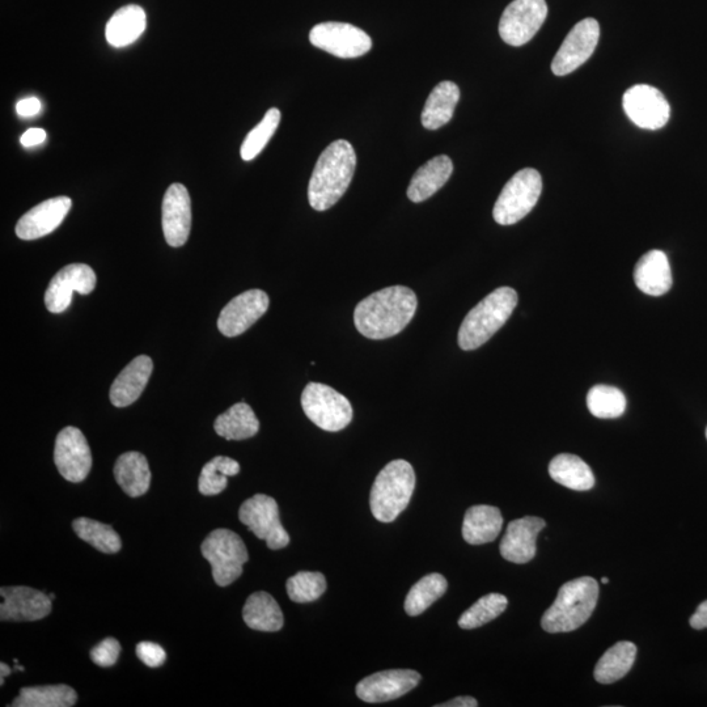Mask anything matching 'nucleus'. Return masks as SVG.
I'll return each mask as SVG.
<instances>
[{
	"instance_id": "obj_1",
	"label": "nucleus",
	"mask_w": 707,
	"mask_h": 707,
	"mask_svg": "<svg viewBox=\"0 0 707 707\" xmlns=\"http://www.w3.org/2000/svg\"><path fill=\"white\" fill-rule=\"evenodd\" d=\"M417 307V295L409 287H387L358 304L354 312L355 327L370 340H387L408 327Z\"/></svg>"
},
{
	"instance_id": "obj_2",
	"label": "nucleus",
	"mask_w": 707,
	"mask_h": 707,
	"mask_svg": "<svg viewBox=\"0 0 707 707\" xmlns=\"http://www.w3.org/2000/svg\"><path fill=\"white\" fill-rule=\"evenodd\" d=\"M357 154L345 139L325 148L317 160L308 185V201L316 211L329 210L344 197L353 181Z\"/></svg>"
},
{
	"instance_id": "obj_3",
	"label": "nucleus",
	"mask_w": 707,
	"mask_h": 707,
	"mask_svg": "<svg viewBox=\"0 0 707 707\" xmlns=\"http://www.w3.org/2000/svg\"><path fill=\"white\" fill-rule=\"evenodd\" d=\"M599 599L596 579L582 577L563 584L556 601L541 618V626L548 633L574 632L586 624L594 613Z\"/></svg>"
},
{
	"instance_id": "obj_4",
	"label": "nucleus",
	"mask_w": 707,
	"mask_h": 707,
	"mask_svg": "<svg viewBox=\"0 0 707 707\" xmlns=\"http://www.w3.org/2000/svg\"><path fill=\"white\" fill-rule=\"evenodd\" d=\"M518 306V294L511 287H501L468 313L459 330V346L465 351L486 344L507 323Z\"/></svg>"
},
{
	"instance_id": "obj_5",
	"label": "nucleus",
	"mask_w": 707,
	"mask_h": 707,
	"mask_svg": "<svg viewBox=\"0 0 707 707\" xmlns=\"http://www.w3.org/2000/svg\"><path fill=\"white\" fill-rule=\"evenodd\" d=\"M416 489V473L405 460H393L385 465L372 486V515L381 523L395 522L409 506Z\"/></svg>"
},
{
	"instance_id": "obj_6",
	"label": "nucleus",
	"mask_w": 707,
	"mask_h": 707,
	"mask_svg": "<svg viewBox=\"0 0 707 707\" xmlns=\"http://www.w3.org/2000/svg\"><path fill=\"white\" fill-rule=\"evenodd\" d=\"M201 550L211 565L214 582L220 587L230 586L237 581L249 560L244 541L230 529H215L203 541Z\"/></svg>"
},
{
	"instance_id": "obj_7",
	"label": "nucleus",
	"mask_w": 707,
	"mask_h": 707,
	"mask_svg": "<svg viewBox=\"0 0 707 707\" xmlns=\"http://www.w3.org/2000/svg\"><path fill=\"white\" fill-rule=\"evenodd\" d=\"M543 192V179L536 169L526 168L512 176L507 182L497 202L493 217L501 226H512L526 218L539 202Z\"/></svg>"
},
{
	"instance_id": "obj_8",
	"label": "nucleus",
	"mask_w": 707,
	"mask_h": 707,
	"mask_svg": "<svg viewBox=\"0 0 707 707\" xmlns=\"http://www.w3.org/2000/svg\"><path fill=\"white\" fill-rule=\"evenodd\" d=\"M302 406L308 419L330 433L346 429L353 421L351 402L329 385L309 383L303 391Z\"/></svg>"
},
{
	"instance_id": "obj_9",
	"label": "nucleus",
	"mask_w": 707,
	"mask_h": 707,
	"mask_svg": "<svg viewBox=\"0 0 707 707\" xmlns=\"http://www.w3.org/2000/svg\"><path fill=\"white\" fill-rule=\"evenodd\" d=\"M240 522L260 540L266 541L269 549L279 550L290 544V535L279 519L278 503L265 494H256L241 505Z\"/></svg>"
},
{
	"instance_id": "obj_10",
	"label": "nucleus",
	"mask_w": 707,
	"mask_h": 707,
	"mask_svg": "<svg viewBox=\"0 0 707 707\" xmlns=\"http://www.w3.org/2000/svg\"><path fill=\"white\" fill-rule=\"evenodd\" d=\"M309 41L317 49L344 59L362 57L372 48L371 37L366 32L337 21L315 25L309 33Z\"/></svg>"
},
{
	"instance_id": "obj_11",
	"label": "nucleus",
	"mask_w": 707,
	"mask_h": 707,
	"mask_svg": "<svg viewBox=\"0 0 707 707\" xmlns=\"http://www.w3.org/2000/svg\"><path fill=\"white\" fill-rule=\"evenodd\" d=\"M546 16L545 0H514L499 21V35L508 45H526L543 27Z\"/></svg>"
},
{
	"instance_id": "obj_12",
	"label": "nucleus",
	"mask_w": 707,
	"mask_h": 707,
	"mask_svg": "<svg viewBox=\"0 0 707 707\" xmlns=\"http://www.w3.org/2000/svg\"><path fill=\"white\" fill-rule=\"evenodd\" d=\"M600 37V25L592 18L579 21L562 42L554 55L552 71L554 75L565 76L574 73L594 54Z\"/></svg>"
},
{
	"instance_id": "obj_13",
	"label": "nucleus",
	"mask_w": 707,
	"mask_h": 707,
	"mask_svg": "<svg viewBox=\"0 0 707 707\" xmlns=\"http://www.w3.org/2000/svg\"><path fill=\"white\" fill-rule=\"evenodd\" d=\"M54 463L65 480L74 484L86 480L92 468V455L82 431L69 426L58 434L55 439Z\"/></svg>"
},
{
	"instance_id": "obj_14",
	"label": "nucleus",
	"mask_w": 707,
	"mask_h": 707,
	"mask_svg": "<svg viewBox=\"0 0 707 707\" xmlns=\"http://www.w3.org/2000/svg\"><path fill=\"white\" fill-rule=\"evenodd\" d=\"M626 116L633 124L645 130H659L667 125L671 117V107L666 97L655 87L637 84L625 92Z\"/></svg>"
},
{
	"instance_id": "obj_15",
	"label": "nucleus",
	"mask_w": 707,
	"mask_h": 707,
	"mask_svg": "<svg viewBox=\"0 0 707 707\" xmlns=\"http://www.w3.org/2000/svg\"><path fill=\"white\" fill-rule=\"evenodd\" d=\"M97 278L91 266L71 264L59 270L45 292V306L49 312L62 313L70 307L74 292L90 295L95 290Z\"/></svg>"
},
{
	"instance_id": "obj_16",
	"label": "nucleus",
	"mask_w": 707,
	"mask_h": 707,
	"mask_svg": "<svg viewBox=\"0 0 707 707\" xmlns=\"http://www.w3.org/2000/svg\"><path fill=\"white\" fill-rule=\"evenodd\" d=\"M270 300L262 290H249L237 295L220 312L219 332L226 337H237L247 332L268 312Z\"/></svg>"
},
{
	"instance_id": "obj_17",
	"label": "nucleus",
	"mask_w": 707,
	"mask_h": 707,
	"mask_svg": "<svg viewBox=\"0 0 707 707\" xmlns=\"http://www.w3.org/2000/svg\"><path fill=\"white\" fill-rule=\"evenodd\" d=\"M421 679V675L413 670L381 671L359 681L355 690L363 702L381 704L412 692Z\"/></svg>"
},
{
	"instance_id": "obj_18",
	"label": "nucleus",
	"mask_w": 707,
	"mask_h": 707,
	"mask_svg": "<svg viewBox=\"0 0 707 707\" xmlns=\"http://www.w3.org/2000/svg\"><path fill=\"white\" fill-rule=\"evenodd\" d=\"M2 605H0V620L2 621H38L48 617L52 612V599L44 592L31 587H2Z\"/></svg>"
},
{
	"instance_id": "obj_19",
	"label": "nucleus",
	"mask_w": 707,
	"mask_h": 707,
	"mask_svg": "<svg viewBox=\"0 0 707 707\" xmlns=\"http://www.w3.org/2000/svg\"><path fill=\"white\" fill-rule=\"evenodd\" d=\"M165 240L173 248L188 241L192 228V201L188 189L182 184H172L165 192L162 207Z\"/></svg>"
},
{
	"instance_id": "obj_20",
	"label": "nucleus",
	"mask_w": 707,
	"mask_h": 707,
	"mask_svg": "<svg viewBox=\"0 0 707 707\" xmlns=\"http://www.w3.org/2000/svg\"><path fill=\"white\" fill-rule=\"evenodd\" d=\"M73 201L69 197H55L41 202L20 218L15 232L21 240H36L52 234L70 213Z\"/></svg>"
},
{
	"instance_id": "obj_21",
	"label": "nucleus",
	"mask_w": 707,
	"mask_h": 707,
	"mask_svg": "<svg viewBox=\"0 0 707 707\" xmlns=\"http://www.w3.org/2000/svg\"><path fill=\"white\" fill-rule=\"evenodd\" d=\"M545 527V520L536 516H526L508 524L506 535L499 546L502 557L516 565L532 561L536 556L537 536Z\"/></svg>"
},
{
	"instance_id": "obj_22",
	"label": "nucleus",
	"mask_w": 707,
	"mask_h": 707,
	"mask_svg": "<svg viewBox=\"0 0 707 707\" xmlns=\"http://www.w3.org/2000/svg\"><path fill=\"white\" fill-rule=\"evenodd\" d=\"M154 363L147 355H139L131 361L121 374L113 381L110 388V402L116 408H126L134 404L145 391L148 380H150Z\"/></svg>"
},
{
	"instance_id": "obj_23",
	"label": "nucleus",
	"mask_w": 707,
	"mask_h": 707,
	"mask_svg": "<svg viewBox=\"0 0 707 707\" xmlns=\"http://www.w3.org/2000/svg\"><path fill=\"white\" fill-rule=\"evenodd\" d=\"M634 282L643 294L662 296L672 287V273L667 254L654 249L641 257L634 269Z\"/></svg>"
},
{
	"instance_id": "obj_24",
	"label": "nucleus",
	"mask_w": 707,
	"mask_h": 707,
	"mask_svg": "<svg viewBox=\"0 0 707 707\" xmlns=\"http://www.w3.org/2000/svg\"><path fill=\"white\" fill-rule=\"evenodd\" d=\"M454 172V164L447 155L435 156L414 173L408 188L409 200L421 203L442 189Z\"/></svg>"
},
{
	"instance_id": "obj_25",
	"label": "nucleus",
	"mask_w": 707,
	"mask_h": 707,
	"mask_svg": "<svg viewBox=\"0 0 707 707\" xmlns=\"http://www.w3.org/2000/svg\"><path fill=\"white\" fill-rule=\"evenodd\" d=\"M503 527L501 510L494 506H473L465 512L463 537L468 544L484 545L499 536Z\"/></svg>"
},
{
	"instance_id": "obj_26",
	"label": "nucleus",
	"mask_w": 707,
	"mask_h": 707,
	"mask_svg": "<svg viewBox=\"0 0 707 707\" xmlns=\"http://www.w3.org/2000/svg\"><path fill=\"white\" fill-rule=\"evenodd\" d=\"M146 25V12L142 7L137 4L122 7L108 21L105 29L108 44L114 48H125L143 35Z\"/></svg>"
},
{
	"instance_id": "obj_27",
	"label": "nucleus",
	"mask_w": 707,
	"mask_h": 707,
	"mask_svg": "<svg viewBox=\"0 0 707 707\" xmlns=\"http://www.w3.org/2000/svg\"><path fill=\"white\" fill-rule=\"evenodd\" d=\"M114 478L131 498L141 497L150 489L151 471L145 455L126 452L114 465Z\"/></svg>"
},
{
	"instance_id": "obj_28",
	"label": "nucleus",
	"mask_w": 707,
	"mask_h": 707,
	"mask_svg": "<svg viewBox=\"0 0 707 707\" xmlns=\"http://www.w3.org/2000/svg\"><path fill=\"white\" fill-rule=\"evenodd\" d=\"M460 100V88L446 80L439 83L430 93L422 112V125L427 130H438L454 117Z\"/></svg>"
},
{
	"instance_id": "obj_29",
	"label": "nucleus",
	"mask_w": 707,
	"mask_h": 707,
	"mask_svg": "<svg viewBox=\"0 0 707 707\" xmlns=\"http://www.w3.org/2000/svg\"><path fill=\"white\" fill-rule=\"evenodd\" d=\"M245 624L258 632H279L285 624L283 613L277 601L268 592H254L244 605Z\"/></svg>"
},
{
	"instance_id": "obj_30",
	"label": "nucleus",
	"mask_w": 707,
	"mask_h": 707,
	"mask_svg": "<svg viewBox=\"0 0 707 707\" xmlns=\"http://www.w3.org/2000/svg\"><path fill=\"white\" fill-rule=\"evenodd\" d=\"M549 474L557 484L575 491L591 490L595 476L581 457L562 454L550 461Z\"/></svg>"
},
{
	"instance_id": "obj_31",
	"label": "nucleus",
	"mask_w": 707,
	"mask_h": 707,
	"mask_svg": "<svg viewBox=\"0 0 707 707\" xmlns=\"http://www.w3.org/2000/svg\"><path fill=\"white\" fill-rule=\"evenodd\" d=\"M214 429L224 439L244 440L260 431V421L251 406L239 402L215 419Z\"/></svg>"
},
{
	"instance_id": "obj_32",
	"label": "nucleus",
	"mask_w": 707,
	"mask_h": 707,
	"mask_svg": "<svg viewBox=\"0 0 707 707\" xmlns=\"http://www.w3.org/2000/svg\"><path fill=\"white\" fill-rule=\"evenodd\" d=\"M637 658V646L633 642L616 643L601 656L595 667V680L600 684H613L628 675Z\"/></svg>"
},
{
	"instance_id": "obj_33",
	"label": "nucleus",
	"mask_w": 707,
	"mask_h": 707,
	"mask_svg": "<svg viewBox=\"0 0 707 707\" xmlns=\"http://www.w3.org/2000/svg\"><path fill=\"white\" fill-rule=\"evenodd\" d=\"M78 701V694L69 685L23 688L12 702L14 707H71Z\"/></svg>"
},
{
	"instance_id": "obj_34",
	"label": "nucleus",
	"mask_w": 707,
	"mask_h": 707,
	"mask_svg": "<svg viewBox=\"0 0 707 707\" xmlns=\"http://www.w3.org/2000/svg\"><path fill=\"white\" fill-rule=\"evenodd\" d=\"M447 588V579L443 575L436 573L426 575L414 584L406 596L405 612L412 617L422 615L430 605L446 594Z\"/></svg>"
},
{
	"instance_id": "obj_35",
	"label": "nucleus",
	"mask_w": 707,
	"mask_h": 707,
	"mask_svg": "<svg viewBox=\"0 0 707 707\" xmlns=\"http://www.w3.org/2000/svg\"><path fill=\"white\" fill-rule=\"evenodd\" d=\"M73 528L79 539L86 541L101 553L114 554L120 552L122 548L120 536L108 524L79 518L74 520Z\"/></svg>"
},
{
	"instance_id": "obj_36",
	"label": "nucleus",
	"mask_w": 707,
	"mask_h": 707,
	"mask_svg": "<svg viewBox=\"0 0 707 707\" xmlns=\"http://www.w3.org/2000/svg\"><path fill=\"white\" fill-rule=\"evenodd\" d=\"M240 465L231 457L217 456L202 468L198 489L203 495H218L226 490L228 477L237 476Z\"/></svg>"
},
{
	"instance_id": "obj_37",
	"label": "nucleus",
	"mask_w": 707,
	"mask_h": 707,
	"mask_svg": "<svg viewBox=\"0 0 707 707\" xmlns=\"http://www.w3.org/2000/svg\"><path fill=\"white\" fill-rule=\"evenodd\" d=\"M587 406L596 418H618L625 413L626 397L620 389L611 385H595L588 392Z\"/></svg>"
},
{
	"instance_id": "obj_38",
	"label": "nucleus",
	"mask_w": 707,
	"mask_h": 707,
	"mask_svg": "<svg viewBox=\"0 0 707 707\" xmlns=\"http://www.w3.org/2000/svg\"><path fill=\"white\" fill-rule=\"evenodd\" d=\"M508 600L501 594H489L476 601L468 611L461 615L459 626L464 630H472L489 624L490 621L506 611Z\"/></svg>"
},
{
	"instance_id": "obj_39",
	"label": "nucleus",
	"mask_w": 707,
	"mask_h": 707,
	"mask_svg": "<svg viewBox=\"0 0 707 707\" xmlns=\"http://www.w3.org/2000/svg\"><path fill=\"white\" fill-rule=\"evenodd\" d=\"M279 122H281L279 109H269L260 124L254 127L251 133L247 135V138L244 139L243 145H241L240 155L244 162H251V160L261 154V151L264 150L275 131H277Z\"/></svg>"
},
{
	"instance_id": "obj_40",
	"label": "nucleus",
	"mask_w": 707,
	"mask_h": 707,
	"mask_svg": "<svg viewBox=\"0 0 707 707\" xmlns=\"http://www.w3.org/2000/svg\"><path fill=\"white\" fill-rule=\"evenodd\" d=\"M287 595L295 603H312L327 591V579L321 573L300 571L286 584Z\"/></svg>"
},
{
	"instance_id": "obj_41",
	"label": "nucleus",
	"mask_w": 707,
	"mask_h": 707,
	"mask_svg": "<svg viewBox=\"0 0 707 707\" xmlns=\"http://www.w3.org/2000/svg\"><path fill=\"white\" fill-rule=\"evenodd\" d=\"M121 654V645L116 638H105L91 650L92 662L99 667L109 668L117 663Z\"/></svg>"
},
{
	"instance_id": "obj_42",
	"label": "nucleus",
	"mask_w": 707,
	"mask_h": 707,
	"mask_svg": "<svg viewBox=\"0 0 707 707\" xmlns=\"http://www.w3.org/2000/svg\"><path fill=\"white\" fill-rule=\"evenodd\" d=\"M137 656L139 660H142L150 668L162 667L165 659H167V654H165L163 647L154 642L138 643Z\"/></svg>"
},
{
	"instance_id": "obj_43",
	"label": "nucleus",
	"mask_w": 707,
	"mask_h": 707,
	"mask_svg": "<svg viewBox=\"0 0 707 707\" xmlns=\"http://www.w3.org/2000/svg\"><path fill=\"white\" fill-rule=\"evenodd\" d=\"M41 101L37 97H28V99L20 100L16 104V113L20 117H33L40 113Z\"/></svg>"
},
{
	"instance_id": "obj_44",
	"label": "nucleus",
	"mask_w": 707,
	"mask_h": 707,
	"mask_svg": "<svg viewBox=\"0 0 707 707\" xmlns=\"http://www.w3.org/2000/svg\"><path fill=\"white\" fill-rule=\"evenodd\" d=\"M46 131L42 129H29L21 135L20 142L24 147H35L45 142Z\"/></svg>"
},
{
	"instance_id": "obj_45",
	"label": "nucleus",
	"mask_w": 707,
	"mask_h": 707,
	"mask_svg": "<svg viewBox=\"0 0 707 707\" xmlns=\"http://www.w3.org/2000/svg\"><path fill=\"white\" fill-rule=\"evenodd\" d=\"M690 626L696 630L707 628V600L697 608L696 613L689 620Z\"/></svg>"
},
{
	"instance_id": "obj_46",
	"label": "nucleus",
	"mask_w": 707,
	"mask_h": 707,
	"mask_svg": "<svg viewBox=\"0 0 707 707\" xmlns=\"http://www.w3.org/2000/svg\"><path fill=\"white\" fill-rule=\"evenodd\" d=\"M478 702L476 698L464 696L457 697L454 700L444 702V704L436 705V707H477Z\"/></svg>"
},
{
	"instance_id": "obj_47",
	"label": "nucleus",
	"mask_w": 707,
	"mask_h": 707,
	"mask_svg": "<svg viewBox=\"0 0 707 707\" xmlns=\"http://www.w3.org/2000/svg\"><path fill=\"white\" fill-rule=\"evenodd\" d=\"M0 668H2V677H0V685L4 684V677L10 676L11 675V668L7 666V664H0Z\"/></svg>"
},
{
	"instance_id": "obj_48",
	"label": "nucleus",
	"mask_w": 707,
	"mask_h": 707,
	"mask_svg": "<svg viewBox=\"0 0 707 707\" xmlns=\"http://www.w3.org/2000/svg\"><path fill=\"white\" fill-rule=\"evenodd\" d=\"M601 583H603V584H608V583H609V579H608V578H603V579H601Z\"/></svg>"
},
{
	"instance_id": "obj_49",
	"label": "nucleus",
	"mask_w": 707,
	"mask_h": 707,
	"mask_svg": "<svg viewBox=\"0 0 707 707\" xmlns=\"http://www.w3.org/2000/svg\"><path fill=\"white\" fill-rule=\"evenodd\" d=\"M49 596H50V599H52V600L55 599V595H54V594H50Z\"/></svg>"
},
{
	"instance_id": "obj_50",
	"label": "nucleus",
	"mask_w": 707,
	"mask_h": 707,
	"mask_svg": "<svg viewBox=\"0 0 707 707\" xmlns=\"http://www.w3.org/2000/svg\"><path fill=\"white\" fill-rule=\"evenodd\" d=\"M706 438H707V429H706Z\"/></svg>"
}]
</instances>
